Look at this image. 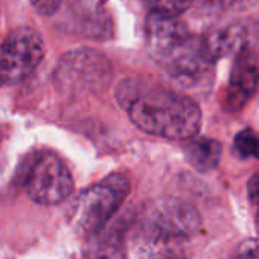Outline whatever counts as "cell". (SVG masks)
Instances as JSON below:
<instances>
[{
  "mask_svg": "<svg viewBox=\"0 0 259 259\" xmlns=\"http://www.w3.org/2000/svg\"><path fill=\"white\" fill-rule=\"evenodd\" d=\"M130 188L126 176L114 172L78 194L69 207V221L75 232L84 238L99 233L122 206Z\"/></svg>",
  "mask_w": 259,
  "mask_h": 259,
  "instance_id": "cell-3",
  "label": "cell"
},
{
  "mask_svg": "<svg viewBox=\"0 0 259 259\" xmlns=\"http://www.w3.org/2000/svg\"><path fill=\"white\" fill-rule=\"evenodd\" d=\"M200 51L209 64L226 58L229 55H238L242 49L248 48V31L238 23L212 26L200 38Z\"/></svg>",
  "mask_w": 259,
  "mask_h": 259,
  "instance_id": "cell-9",
  "label": "cell"
},
{
  "mask_svg": "<svg viewBox=\"0 0 259 259\" xmlns=\"http://www.w3.org/2000/svg\"><path fill=\"white\" fill-rule=\"evenodd\" d=\"M200 2L204 8L212 10V11H223L232 7L236 8L238 5V0H200Z\"/></svg>",
  "mask_w": 259,
  "mask_h": 259,
  "instance_id": "cell-16",
  "label": "cell"
},
{
  "mask_svg": "<svg viewBox=\"0 0 259 259\" xmlns=\"http://www.w3.org/2000/svg\"><path fill=\"white\" fill-rule=\"evenodd\" d=\"M151 11L168 16V17H179L186 13L195 0H148Z\"/></svg>",
  "mask_w": 259,
  "mask_h": 259,
  "instance_id": "cell-13",
  "label": "cell"
},
{
  "mask_svg": "<svg viewBox=\"0 0 259 259\" xmlns=\"http://www.w3.org/2000/svg\"><path fill=\"white\" fill-rule=\"evenodd\" d=\"M116 99L139 130L157 138L189 141L201 125V111L194 99L150 82L125 79L116 89Z\"/></svg>",
  "mask_w": 259,
  "mask_h": 259,
  "instance_id": "cell-1",
  "label": "cell"
},
{
  "mask_svg": "<svg viewBox=\"0 0 259 259\" xmlns=\"http://www.w3.org/2000/svg\"><path fill=\"white\" fill-rule=\"evenodd\" d=\"M63 0H31V5L40 16H54L60 11Z\"/></svg>",
  "mask_w": 259,
  "mask_h": 259,
  "instance_id": "cell-15",
  "label": "cell"
},
{
  "mask_svg": "<svg viewBox=\"0 0 259 259\" xmlns=\"http://www.w3.org/2000/svg\"><path fill=\"white\" fill-rule=\"evenodd\" d=\"M145 38L150 55L183 85L198 82L212 66L204 60L198 38L179 17L150 11Z\"/></svg>",
  "mask_w": 259,
  "mask_h": 259,
  "instance_id": "cell-2",
  "label": "cell"
},
{
  "mask_svg": "<svg viewBox=\"0 0 259 259\" xmlns=\"http://www.w3.org/2000/svg\"><path fill=\"white\" fill-rule=\"evenodd\" d=\"M113 69L108 58L95 49H76L64 54L57 66V84L72 93H98L108 87Z\"/></svg>",
  "mask_w": 259,
  "mask_h": 259,
  "instance_id": "cell-4",
  "label": "cell"
},
{
  "mask_svg": "<svg viewBox=\"0 0 259 259\" xmlns=\"http://www.w3.org/2000/svg\"><path fill=\"white\" fill-rule=\"evenodd\" d=\"M43 57V38L34 28L20 26L11 31L0 45V87L26 79Z\"/></svg>",
  "mask_w": 259,
  "mask_h": 259,
  "instance_id": "cell-6",
  "label": "cell"
},
{
  "mask_svg": "<svg viewBox=\"0 0 259 259\" xmlns=\"http://www.w3.org/2000/svg\"><path fill=\"white\" fill-rule=\"evenodd\" d=\"M247 194H248V200L251 204L259 206V171L254 172L247 185Z\"/></svg>",
  "mask_w": 259,
  "mask_h": 259,
  "instance_id": "cell-17",
  "label": "cell"
},
{
  "mask_svg": "<svg viewBox=\"0 0 259 259\" xmlns=\"http://www.w3.org/2000/svg\"><path fill=\"white\" fill-rule=\"evenodd\" d=\"M85 259H125V254L114 236H99L96 233L85 248Z\"/></svg>",
  "mask_w": 259,
  "mask_h": 259,
  "instance_id": "cell-11",
  "label": "cell"
},
{
  "mask_svg": "<svg viewBox=\"0 0 259 259\" xmlns=\"http://www.w3.org/2000/svg\"><path fill=\"white\" fill-rule=\"evenodd\" d=\"M257 2H259V0H238L236 8H248V7H251V5H254Z\"/></svg>",
  "mask_w": 259,
  "mask_h": 259,
  "instance_id": "cell-18",
  "label": "cell"
},
{
  "mask_svg": "<svg viewBox=\"0 0 259 259\" xmlns=\"http://www.w3.org/2000/svg\"><path fill=\"white\" fill-rule=\"evenodd\" d=\"M73 186L70 169L55 153L40 151L31 160L25 177V188L37 204H58L70 197Z\"/></svg>",
  "mask_w": 259,
  "mask_h": 259,
  "instance_id": "cell-5",
  "label": "cell"
},
{
  "mask_svg": "<svg viewBox=\"0 0 259 259\" xmlns=\"http://www.w3.org/2000/svg\"><path fill=\"white\" fill-rule=\"evenodd\" d=\"M259 82L257 64L250 48L242 49L233 64L229 84L223 95V107L229 113L239 111L254 93Z\"/></svg>",
  "mask_w": 259,
  "mask_h": 259,
  "instance_id": "cell-8",
  "label": "cell"
},
{
  "mask_svg": "<svg viewBox=\"0 0 259 259\" xmlns=\"http://www.w3.org/2000/svg\"><path fill=\"white\" fill-rule=\"evenodd\" d=\"M233 151L241 159L259 157V136L250 128H245L235 136Z\"/></svg>",
  "mask_w": 259,
  "mask_h": 259,
  "instance_id": "cell-12",
  "label": "cell"
},
{
  "mask_svg": "<svg viewBox=\"0 0 259 259\" xmlns=\"http://www.w3.org/2000/svg\"><path fill=\"white\" fill-rule=\"evenodd\" d=\"M221 144L210 138H195L185 148L188 162L200 172H210L221 160Z\"/></svg>",
  "mask_w": 259,
  "mask_h": 259,
  "instance_id": "cell-10",
  "label": "cell"
},
{
  "mask_svg": "<svg viewBox=\"0 0 259 259\" xmlns=\"http://www.w3.org/2000/svg\"><path fill=\"white\" fill-rule=\"evenodd\" d=\"M256 230H257V233H259V212H257V215H256Z\"/></svg>",
  "mask_w": 259,
  "mask_h": 259,
  "instance_id": "cell-19",
  "label": "cell"
},
{
  "mask_svg": "<svg viewBox=\"0 0 259 259\" xmlns=\"http://www.w3.org/2000/svg\"><path fill=\"white\" fill-rule=\"evenodd\" d=\"M230 259H259V238H250L238 244Z\"/></svg>",
  "mask_w": 259,
  "mask_h": 259,
  "instance_id": "cell-14",
  "label": "cell"
},
{
  "mask_svg": "<svg viewBox=\"0 0 259 259\" xmlns=\"http://www.w3.org/2000/svg\"><path fill=\"white\" fill-rule=\"evenodd\" d=\"M201 224L197 209L179 198L153 201L142 218L144 230L154 239L171 241L194 235Z\"/></svg>",
  "mask_w": 259,
  "mask_h": 259,
  "instance_id": "cell-7",
  "label": "cell"
}]
</instances>
